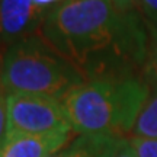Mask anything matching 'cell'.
Segmentation results:
<instances>
[{
    "label": "cell",
    "instance_id": "obj_1",
    "mask_svg": "<svg viewBox=\"0 0 157 157\" xmlns=\"http://www.w3.org/2000/svg\"><path fill=\"white\" fill-rule=\"evenodd\" d=\"M39 35L86 80L144 76L148 34L140 10L122 12L111 0H68L48 10Z\"/></svg>",
    "mask_w": 157,
    "mask_h": 157
},
{
    "label": "cell",
    "instance_id": "obj_2",
    "mask_svg": "<svg viewBox=\"0 0 157 157\" xmlns=\"http://www.w3.org/2000/svg\"><path fill=\"white\" fill-rule=\"evenodd\" d=\"M150 89L144 76L90 78L71 87L60 102L76 135L129 138Z\"/></svg>",
    "mask_w": 157,
    "mask_h": 157
},
{
    "label": "cell",
    "instance_id": "obj_3",
    "mask_svg": "<svg viewBox=\"0 0 157 157\" xmlns=\"http://www.w3.org/2000/svg\"><path fill=\"white\" fill-rule=\"evenodd\" d=\"M84 80L39 32L12 44L2 54L0 86L6 93H36L61 99Z\"/></svg>",
    "mask_w": 157,
    "mask_h": 157
},
{
    "label": "cell",
    "instance_id": "obj_4",
    "mask_svg": "<svg viewBox=\"0 0 157 157\" xmlns=\"http://www.w3.org/2000/svg\"><path fill=\"white\" fill-rule=\"evenodd\" d=\"M6 135H36L71 129L60 99L52 96L19 92L6 93Z\"/></svg>",
    "mask_w": 157,
    "mask_h": 157
},
{
    "label": "cell",
    "instance_id": "obj_5",
    "mask_svg": "<svg viewBox=\"0 0 157 157\" xmlns=\"http://www.w3.org/2000/svg\"><path fill=\"white\" fill-rule=\"evenodd\" d=\"M50 9L34 0H0V50L39 32Z\"/></svg>",
    "mask_w": 157,
    "mask_h": 157
},
{
    "label": "cell",
    "instance_id": "obj_6",
    "mask_svg": "<svg viewBox=\"0 0 157 157\" xmlns=\"http://www.w3.org/2000/svg\"><path fill=\"white\" fill-rule=\"evenodd\" d=\"M76 134L63 129L50 134L6 135L0 143V157H48L68 144Z\"/></svg>",
    "mask_w": 157,
    "mask_h": 157
},
{
    "label": "cell",
    "instance_id": "obj_7",
    "mask_svg": "<svg viewBox=\"0 0 157 157\" xmlns=\"http://www.w3.org/2000/svg\"><path fill=\"white\" fill-rule=\"evenodd\" d=\"M106 135H76L68 144L48 157H113L122 141Z\"/></svg>",
    "mask_w": 157,
    "mask_h": 157
},
{
    "label": "cell",
    "instance_id": "obj_8",
    "mask_svg": "<svg viewBox=\"0 0 157 157\" xmlns=\"http://www.w3.org/2000/svg\"><path fill=\"white\" fill-rule=\"evenodd\" d=\"M150 87V95L141 108L131 134V137L135 138H157V86Z\"/></svg>",
    "mask_w": 157,
    "mask_h": 157
},
{
    "label": "cell",
    "instance_id": "obj_9",
    "mask_svg": "<svg viewBox=\"0 0 157 157\" xmlns=\"http://www.w3.org/2000/svg\"><path fill=\"white\" fill-rule=\"evenodd\" d=\"M144 22L148 34V50L144 67V77L150 83V86H157V19L144 16Z\"/></svg>",
    "mask_w": 157,
    "mask_h": 157
},
{
    "label": "cell",
    "instance_id": "obj_10",
    "mask_svg": "<svg viewBox=\"0 0 157 157\" xmlns=\"http://www.w3.org/2000/svg\"><path fill=\"white\" fill-rule=\"evenodd\" d=\"M137 157H157V138H128Z\"/></svg>",
    "mask_w": 157,
    "mask_h": 157
},
{
    "label": "cell",
    "instance_id": "obj_11",
    "mask_svg": "<svg viewBox=\"0 0 157 157\" xmlns=\"http://www.w3.org/2000/svg\"><path fill=\"white\" fill-rule=\"evenodd\" d=\"M7 128V111H6V92L0 86V143L3 141Z\"/></svg>",
    "mask_w": 157,
    "mask_h": 157
},
{
    "label": "cell",
    "instance_id": "obj_12",
    "mask_svg": "<svg viewBox=\"0 0 157 157\" xmlns=\"http://www.w3.org/2000/svg\"><path fill=\"white\" fill-rule=\"evenodd\" d=\"M138 10L143 16L157 19V0H140Z\"/></svg>",
    "mask_w": 157,
    "mask_h": 157
},
{
    "label": "cell",
    "instance_id": "obj_13",
    "mask_svg": "<svg viewBox=\"0 0 157 157\" xmlns=\"http://www.w3.org/2000/svg\"><path fill=\"white\" fill-rule=\"evenodd\" d=\"M112 5L122 12H131L138 10V3L140 0H111Z\"/></svg>",
    "mask_w": 157,
    "mask_h": 157
},
{
    "label": "cell",
    "instance_id": "obj_14",
    "mask_svg": "<svg viewBox=\"0 0 157 157\" xmlns=\"http://www.w3.org/2000/svg\"><path fill=\"white\" fill-rule=\"evenodd\" d=\"M113 157H137V154L134 153V150H132L131 146H129L128 138L122 141L121 147L117 150V153L113 154Z\"/></svg>",
    "mask_w": 157,
    "mask_h": 157
},
{
    "label": "cell",
    "instance_id": "obj_15",
    "mask_svg": "<svg viewBox=\"0 0 157 157\" xmlns=\"http://www.w3.org/2000/svg\"><path fill=\"white\" fill-rule=\"evenodd\" d=\"M35 3L41 7H45V9H51L57 5H61L64 2H68V0H34Z\"/></svg>",
    "mask_w": 157,
    "mask_h": 157
}]
</instances>
